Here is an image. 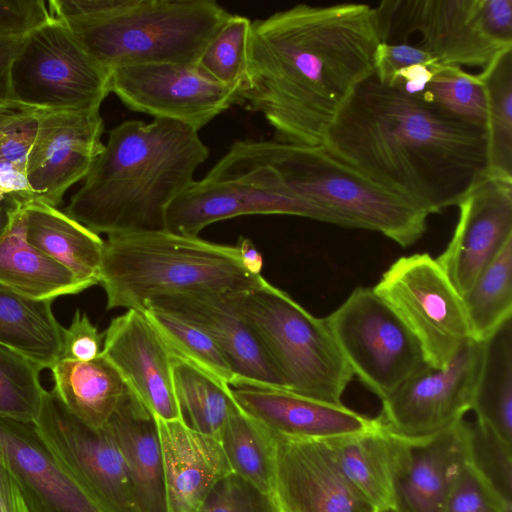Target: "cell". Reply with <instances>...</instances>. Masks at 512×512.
<instances>
[{
    "label": "cell",
    "instance_id": "1",
    "mask_svg": "<svg viewBox=\"0 0 512 512\" xmlns=\"http://www.w3.org/2000/svg\"><path fill=\"white\" fill-rule=\"evenodd\" d=\"M380 43L375 10L362 3L297 4L252 21L237 104L262 114L278 141L322 145L373 76Z\"/></svg>",
    "mask_w": 512,
    "mask_h": 512
},
{
    "label": "cell",
    "instance_id": "2",
    "mask_svg": "<svg viewBox=\"0 0 512 512\" xmlns=\"http://www.w3.org/2000/svg\"><path fill=\"white\" fill-rule=\"evenodd\" d=\"M322 145L428 215L458 205L489 172L484 130L374 76L355 89Z\"/></svg>",
    "mask_w": 512,
    "mask_h": 512
},
{
    "label": "cell",
    "instance_id": "3",
    "mask_svg": "<svg viewBox=\"0 0 512 512\" xmlns=\"http://www.w3.org/2000/svg\"><path fill=\"white\" fill-rule=\"evenodd\" d=\"M209 156L198 131L179 122L127 120L112 128L65 213L108 236L165 229L169 204Z\"/></svg>",
    "mask_w": 512,
    "mask_h": 512
},
{
    "label": "cell",
    "instance_id": "4",
    "mask_svg": "<svg viewBox=\"0 0 512 512\" xmlns=\"http://www.w3.org/2000/svg\"><path fill=\"white\" fill-rule=\"evenodd\" d=\"M211 171L286 188L324 209L336 225L379 232L402 247L427 229L426 212L336 159L324 145L236 140Z\"/></svg>",
    "mask_w": 512,
    "mask_h": 512
},
{
    "label": "cell",
    "instance_id": "5",
    "mask_svg": "<svg viewBox=\"0 0 512 512\" xmlns=\"http://www.w3.org/2000/svg\"><path fill=\"white\" fill-rule=\"evenodd\" d=\"M84 49L111 71L195 64L230 13L214 0H50Z\"/></svg>",
    "mask_w": 512,
    "mask_h": 512
},
{
    "label": "cell",
    "instance_id": "6",
    "mask_svg": "<svg viewBox=\"0 0 512 512\" xmlns=\"http://www.w3.org/2000/svg\"><path fill=\"white\" fill-rule=\"evenodd\" d=\"M264 281L243 267L236 245L162 229L108 236L99 284L107 309L144 312L157 297L197 291L233 294Z\"/></svg>",
    "mask_w": 512,
    "mask_h": 512
},
{
    "label": "cell",
    "instance_id": "7",
    "mask_svg": "<svg viewBox=\"0 0 512 512\" xmlns=\"http://www.w3.org/2000/svg\"><path fill=\"white\" fill-rule=\"evenodd\" d=\"M293 393L342 405L353 373L325 321L310 314L266 280L254 289L228 294Z\"/></svg>",
    "mask_w": 512,
    "mask_h": 512
},
{
    "label": "cell",
    "instance_id": "8",
    "mask_svg": "<svg viewBox=\"0 0 512 512\" xmlns=\"http://www.w3.org/2000/svg\"><path fill=\"white\" fill-rule=\"evenodd\" d=\"M374 10L381 42L416 32L444 66L483 70L512 49V0H392Z\"/></svg>",
    "mask_w": 512,
    "mask_h": 512
},
{
    "label": "cell",
    "instance_id": "9",
    "mask_svg": "<svg viewBox=\"0 0 512 512\" xmlns=\"http://www.w3.org/2000/svg\"><path fill=\"white\" fill-rule=\"evenodd\" d=\"M111 75L65 23L51 19L27 35L10 83L20 110H100Z\"/></svg>",
    "mask_w": 512,
    "mask_h": 512
},
{
    "label": "cell",
    "instance_id": "10",
    "mask_svg": "<svg viewBox=\"0 0 512 512\" xmlns=\"http://www.w3.org/2000/svg\"><path fill=\"white\" fill-rule=\"evenodd\" d=\"M325 321L353 376L381 401L425 364L422 350L372 287H357Z\"/></svg>",
    "mask_w": 512,
    "mask_h": 512
},
{
    "label": "cell",
    "instance_id": "11",
    "mask_svg": "<svg viewBox=\"0 0 512 512\" xmlns=\"http://www.w3.org/2000/svg\"><path fill=\"white\" fill-rule=\"evenodd\" d=\"M372 288L417 340L428 365L445 367L472 338L461 295L429 254L398 258Z\"/></svg>",
    "mask_w": 512,
    "mask_h": 512
},
{
    "label": "cell",
    "instance_id": "12",
    "mask_svg": "<svg viewBox=\"0 0 512 512\" xmlns=\"http://www.w3.org/2000/svg\"><path fill=\"white\" fill-rule=\"evenodd\" d=\"M34 425L55 459L107 512H142L107 425L95 429L84 424L53 389L46 390Z\"/></svg>",
    "mask_w": 512,
    "mask_h": 512
},
{
    "label": "cell",
    "instance_id": "13",
    "mask_svg": "<svg viewBox=\"0 0 512 512\" xmlns=\"http://www.w3.org/2000/svg\"><path fill=\"white\" fill-rule=\"evenodd\" d=\"M239 89L211 79L196 63L129 66L111 75V92L129 110L196 131L237 104Z\"/></svg>",
    "mask_w": 512,
    "mask_h": 512
},
{
    "label": "cell",
    "instance_id": "14",
    "mask_svg": "<svg viewBox=\"0 0 512 512\" xmlns=\"http://www.w3.org/2000/svg\"><path fill=\"white\" fill-rule=\"evenodd\" d=\"M482 345L469 338L443 368L425 364L382 400L379 419L408 438L435 434L464 418L471 409Z\"/></svg>",
    "mask_w": 512,
    "mask_h": 512
},
{
    "label": "cell",
    "instance_id": "15",
    "mask_svg": "<svg viewBox=\"0 0 512 512\" xmlns=\"http://www.w3.org/2000/svg\"><path fill=\"white\" fill-rule=\"evenodd\" d=\"M100 110H38V128L26 163L34 199L57 207L88 175L104 144Z\"/></svg>",
    "mask_w": 512,
    "mask_h": 512
},
{
    "label": "cell",
    "instance_id": "16",
    "mask_svg": "<svg viewBox=\"0 0 512 512\" xmlns=\"http://www.w3.org/2000/svg\"><path fill=\"white\" fill-rule=\"evenodd\" d=\"M457 206L452 238L435 259L462 296L512 240V178L489 171Z\"/></svg>",
    "mask_w": 512,
    "mask_h": 512
},
{
    "label": "cell",
    "instance_id": "17",
    "mask_svg": "<svg viewBox=\"0 0 512 512\" xmlns=\"http://www.w3.org/2000/svg\"><path fill=\"white\" fill-rule=\"evenodd\" d=\"M292 215L335 224L334 218L316 204L281 187L242 179L194 181L165 212V229L198 236L207 226L245 215Z\"/></svg>",
    "mask_w": 512,
    "mask_h": 512
},
{
    "label": "cell",
    "instance_id": "18",
    "mask_svg": "<svg viewBox=\"0 0 512 512\" xmlns=\"http://www.w3.org/2000/svg\"><path fill=\"white\" fill-rule=\"evenodd\" d=\"M270 432L273 499L279 512H375L346 482L322 440Z\"/></svg>",
    "mask_w": 512,
    "mask_h": 512
},
{
    "label": "cell",
    "instance_id": "19",
    "mask_svg": "<svg viewBox=\"0 0 512 512\" xmlns=\"http://www.w3.org/2000/svg\"><path fill=\"white\" fill-rule=\"evenodd\" d=\"M148 308L180 318L208 334L233 369L236 380L232 387L255 385L285 389L255 333L235 309L228 294L197 291L166 295L149 301L145 310Z\"/></svg>",
    "mask_w": 512,
    "mask_h": 512
},
{
    "label": "cell",
    "instance_id": "20",
    "mask_svg": "<svg viewBox=\"0 0 512 512\" xmlns=\"http://www.w3.org/2000/svg\"><path fill=\"white\" fill-rule=\"evenodd\" d=\"M102 354L156 418L181 419L172 356L143 312L127 310L111 320L104 332Z\"/></svg>",
    "mask_w": 512,
    "mask_h": 512
},
{
    "label": "cell",
    "instance_id": "21",
    "mask_svg": "<svg viewBox=\"0 0 512 512\" xmlns=\"http://www.w3.org/2000/svg\"><path fill=\"white\" fill-rule=\"evenodd\" d=\"M0 457L35 512H107L55 459L34 423L0 417Z\"/></svg>",
    "mask_w": 512,
    "mask_h": 512
},
{
    "label": "cell",
    "instance_id": "22",
    "mask_svg": "<svg viewBox=\"0 0 512 512\" xmlns=\"http://www.w3.org/2000/svg\"><path fill=\"white\" fill-rule=\"evenodd\" d=\"M377 418L368 430L322 441L352 490L375 512H389L418 438L397 434Z\"/></svg>",
    "mask_w": 512,
    "mask_h": 512
},
{
    "label": "cell",
    "instance_id": "23",
    "mask_svg": "<svg viewBox=\"0 0 512 512\" xmlns=\"http://www.w3.org/2000/svg\"><path fill=\"white\" fill-rule=\"evenodd\" d=\"M238 407L268 430L290 438L326 440L374 427L370 418L344 404L336 405L266 386L231 387Z\"/></svg>",
    "mask_w": 512,
    "mask_h": 512
},
{
    "label": "cell",
    "instance_id": "24",
    "mask_svg": "<svg viewBox=\"0 0 512 512\" xmlns=\"http://www.w3.org/2000/svg\"><path fill=\"white\" fill-rule=\"evenodd\" d=\"M162 454L166 512H197L212 488L232 473L217 438L181 419L156 418Z\"/></svg>",
    "mask_w": 512,
    "mask_h": 512
},
{
    "label": "cell",
    "instance_id": "25",
    "mask_svg": "<svg viewBox=\"0 0 512 512\" xmlns=\"http://www.w3.org/2000/svg\"><path fill=\"white\" fill-rule=\"evenodd\" d=\"M467 461L466 420L418 438L396 492L395 512H445L452 483Z\"/></svg>",
    "mask_w": 512,
    "mask_h": 512
},
{
    "label": "cell",
    "instance_id": "26",
    "mask_svg": "<svg viewBox=\"0 0 512 512\" xmlns=\"http://www.w3.org/2000/svg\"><path fill=\"white\" fill-rule=\"evenodd\" d=\"M125 461L142 512H166L155 416L126 389L106 424Z\"/></svg>",
    "mask_w": 512,
    "mask_h": 512
},
{
    "label": "cell",
    "instance_id": "27",
    "mask_svg": "<svg viewBox=\"0 0 512 512\" xmlns=\"http://www.w3.org/2000/svg\"><path fill=\"white\" fill-rule=\"evenodd\" d=\"M28 243L67 268L88 287L100 283L104 240L67 213L43 201L23 205Z\"/></svg>",
    "mask_w": 512,
    "mask_h": 512
},
{
    "label": "cell",
    "instance_id": "28",
    "mask_svg": "<svg viewBox=\"0 0 512 512\" xmlns=\"http://www.w3.org/2000/svg\"><path fill=\"white\" fill-rule=\"evenodd\" d=\"M0 286L32 299L48 301L89 288L67 268L28 243L23 206L0 239Z\"/></svg>",
    "mask_w": 512,
    "mask_h": 512
},
{
    "label": "cell",
    "instance_id": "29",
    "mask_svg": "<svg viewBox=\"0 0 512 512\" xmlns=\"http://www.w3.org/2000/svg\"><path fill=\"white\" fill-rule=\"evenodd\" d=\"M50 370L53 390L64 406L95 429L108 423L127 389L120 373L102 352L90 361L59 359Z\"/></svg>",
    "mask_w": 512,
    "mask_h": 512
},
{
    "label": "cell",
    "instance_id": "30",
    "mask_svg": "<svg viewBox=\"0 0 512 512\" xmlns=\"http://www.w3.org/2000/svg\"><path fill=\"white\" fill-rule=\"evenodd\" d=\"M62 333L52 301L32 299L0 286L1 346L41 369H51L61 358Z\"/></svg>",
    "mask_w": 512,
    "mask_h": 512
},
{
    "label": "cell",
    "instance_id": "31",
    "mask_svg": "<svg viewBox=\"0 0 512 512\" xmlns=\"http://www.w3.org/2000/svg\"><path fill=\"white\" fill-rule=\"evenodd\" d=\"M480 342L481 363L470 410L477 421L512 443V318Z\"/></svg>",
    "mask_w": 512,
    "mask_h": 512
},
{
    "label": "cell",
    "instance_id": "32",
    "mask_svg": "<svg viewBox=\"0 0 512 512\" xmlns=\"http://www.w3.org/2000/svg\"><path fill=\"white\" fill-rule=\"evenodd\" d=\"M172 378L182 421L218 439L228 419L240 409L231 387L177 357H172Z\"/></svg>",
    "mask_w": 512,
    "mask_h": 512
},
{
    "label": "cell",
    "instance_id": "33",
    "mask_svg": "<svg viewBox=\"0 0 512 512\" xmlns=\"http://www.w3.org/2000/svg\"><path fill=\"white\" fill-rule=\"evenodd\" d=\"M218 440L232 473L273 497L274 440L272 433L239 409L226 422Z\"/></svg>",
    "mask_w": 512,
    "mask_h": 512
},
{
    "label": "cell",
    "instance_id": "34",
    "mask_svg": "<svg viewBox=\"0 0 512 512\" xmlns=\"http://www.w3.org/2000/svg\"><path fill=\"white\" fill-rule=\"evenodd\" d=\"M486 98L489 171L512 178V49L478 73Z\"/></svg>",
    "mask_w": 512,
    "mask_h": 512
},
{
    "label": "cell",
    "instance_id": "35",
    "mask_svg": "<svg viewBox=\"0 0 512 512\" xmlns=\"http://www.w3.org/2000/svg\"><path fill=\"white\" fill-rule=\"evenodd\" d=\"M461 298L471 337L477 341L512 318V240Z\"/></svg>",
    "mask_w": 512,
    "mask_h": 512
},
{
    "label": "cell",
    "instance_id": "36",
    "mask_svg": "<svg viewBox=\"0 0 512 512\" xmlns=\"http://www.w3.org/2000/svg\"><path fill=\"white\" fill-rule=\"evenodd\" d=\"M172 357L180 358L232 387L236 376L214 340L180 318L155 310L143 312Z\"/></svg>",
    "mask_w": 512,
    "mask_h": 512
},
{
    "label": "cell",
    "instance_id": "37",
    "mask_svg": "<svg viewBox=\"0 0 512 512\" xmlns=\"http://www.w3.org/2000/svg\"><path fill=\"white\" fill-rule=\"evenodd\" d=\"M420 98L448 116L485 131L486 98L478 74L441 65Z\"/></svg>",
    "mask_w": 512,
    "mask_h": 512
},
{
    "label": "cell",
    "instance_id": "38",
    "mask_svg": "<svg viewBox=\"0 0 512 512\" xmlns=\"http://www.w3.org/2000/svg\"><path fill=\"white\" fill-rule=\"evenodd\" d=\"M42 369L21 354L0 345V417L34 423L46 390Z\"/></svg>",
    "mask_w": 512,
    "mask_h": 512
},
{
    "label": "cell",
    "instance_id": "39",
    "mask_svg": "<svg viewBox=\"0 0 512 512\" xmlns=\"http://www.w3.org/2000/svg\"><path fill=\"white\" fill-rule=\"evenodd\" d=\"M467 462L512 508V443L475 419L466 421Z\"/></svg>",
    "mask_w": 512,
    "mask_h": 512
},
{
    "label": "cell",
    "instance_id": "40",
    "mask_svg": "<svg viewBox=\"0 0 512 512\" xmlns=\"http://www.w3.org/2000/svg\"><path fill=\"white\" fill-rule=\"evenodd\" d=\"M251 24L246 16L230 13L200 55L198 68L221 84L240 86Z\"/></svg>",
    "mask_w": 512,
    "mask_h": 512
},
{
    "label": "cell",
    "instance_id": "41",
    "mask_svg": "<svg viewBox=\"0 0 512 512\" xmlns=\"http://www.w3.org/2000/svg\"><path fill=\"white\" fill-rule=\"evenodd\" d=\"M197 512H279L273 497L230 473L210 491Z\"/></svg>",
    "mask_w": 512,
    "mask_h": 512
},
{
    "label": "cell",
    "instance_id": "42",
    "mask_svg": "<svg viewBox=\"0 0 512 512\" xmlns=\"http://www.w3.org/2000/svg\"><path fill=\"white\" fill-rule=\"evenodd\" d=\"M37 128L38 110L0 111V167H12L26 174Z\"/></svg>",
    "mask_w": 512,
    "mask_h": 512
},
{
    "label": "cell",
    "instance_id": "43",
    "mask_svg": "<svg viewBox=\"0 0 512 512\" xmlns=\"http://www.w3.org/2000/svg\"><path fill=\"white\" fill-rule=\"evenodd\" d=\"M445 512H512V508L466 461L452 483Z\"/></svg>",
    "mask_w": 512,
    "mask_h": 512
},
{
    "label": "cell",
    "instance_id": "44",
    "mask_svg": "<svg viewBox=\"0 0 512 512\" xmlns=\"http://www.w3.org/2000/svg\"><path fill=\"white\" fill-rule=\"evenodd\" d=\"M104 333H100L86 313L77 309L71 324L63 328L60 359L90 361L102 352Z\"/></svg>",
    "mask_w": 512,
    "mask_h": 512
},
{
    "label": "cell",
    "instance_id": "45",
    "mask_svg": "<svg viewBox=\"0 0 512 512\" xmlns=\"http://www.w3.org/2000/svg\"><path fill=\"white\" fill-rule=\"evenodd\" d=\"M49 20L44 0H0V35H25Z\"/></svg>",
    "mask_w": 512,
    "mask_h": 512
},
{
    "label": "cell",
    "instance_id": "46",
    "mask_svg": "<svg viewBox=\"0 0 512 512\" xmlns=\"http://www.w3.org/2000/svg\"><path fill=\"white\" fill-rule=\"evenodd\" d=\"M414 64L440 63L418 44L381 42L374 57L373 76L380 84L386 85L397 70Z\"/></svg>",
    "mask_w": 512,
    "mask_h": 512
},
{
    "label": "cell",
    "instance_id": "47",
    "mask_svg": "<svg viewBox=\"0 0 512 512\" xmlns=\"http://www.w3.org/2000/svg\"><path fill=\"white\" fill-rule=\"evenodd\" d=\"M28 34L0 35V111L20 110L13 100L10 72Z\"/></svg>",
    "mask_w": 512,
    "mask_h": 512
},
{
    "label": "cell",
    "instance_id": "48",
    "mask_svg": "<svg viewBox=\"0 0 512 512\" xmlns=\"http://www.w3.org/2000/svg\"><path fill=\"white\" fill-rule=\"evenodd\" d=\"M0 512H35L1 457Z\"/></svg>",
    "mask_w": 512,
    "mask_h": 512
},
{
    "label": "cell",
    "instance_id": "49",
    "mask_svg": "<svg viewBox=\"0 0 512 512\" xmlns=\"http://www.w3.org/2000/svg\"><path fill=\"white\" fill-rule=\"evenodd\" d=\"M0 190L23 200L34 199L33 191L24 172L12 167H0Z\"/></svg>",
    "mask_w": 512,
    "mask_h": 512
},
{
    "label": "cell",
    "instance_id": "50",
    "mask_svg": "<svg viewBox=\"0 0 512 512\" xmlns=\"http://www.w3.org/2000/svg\"><path fill=\"white\" fill-rule=\"evenodd\" d=\"M243 267L254 275H261L263 258L253 242L245 237H240L236 244Z\"/></svg>",
    "mask_w": 512,
    "mask_h": 512
},
{
    "label": "cell",
    "instance_id": "51",
    "mask_svg": "<svg viewBox=\"0 0 512 512\" xmlns=\"http://www.w3.org/2000/svg\"><path fill=\"white\" fill-rule=\"evenodd\" d=\"M24 201L16 195L0 196V239L10 228L14 216L22 208Z\"/></svg>",
    "mask_w": 512,
    "mask_h": 512
},
{
    "label": "cell",
    "instance_id": "52",
    "mask_svg": "<svg viewBox=\"0 0 512 512\" xmlns=\"http://www.w3.org/2000/svg\"><path fill=\"white\" fill-rule=\"evenodd\" d=\"M1 195H5V194H3V193H2V191L0 190V196H1Z\"/></svg>",
    "mask_w": 512,
    "mask_h": 512
},
{
    "label": "cell",
    "instance_id": "53",
    "mask_svg": "<svg viewBox=\"0 0 512 512\" xmlns=\"http://www.w3.org/2000/svg\"><path fill=\"white\" fill-rule=\"evenodd\" d=\"M389 512H395V511H389Z\"/></svg>",
    "mask_w": 512,
    "mask_h": 512
}]
</instances>
